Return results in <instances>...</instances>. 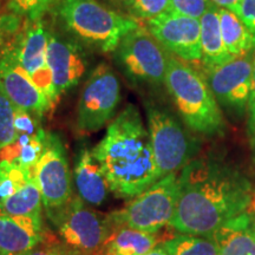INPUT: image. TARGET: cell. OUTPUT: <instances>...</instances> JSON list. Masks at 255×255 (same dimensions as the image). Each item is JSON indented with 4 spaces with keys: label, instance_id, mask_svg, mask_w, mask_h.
Here are the masks:
<instances>
[{
    "label": "cell",
    "instance_id": "6da1fadb",
    "mask_svg": "<svg viewBox=\"0 0 255 255\" xmlns=\"http://www.w3.org/2000/svg\"><path fill=\"white\" fill-rule=\"evenodd\" d=\"M178 196L171 228L209 238L254 201L251 181L239 169L213 157L194 158L177 176Z\"/></svg>",
    "mask_w": 255,
    "mask_h": 255
},
{
    "label": "cell",
    "instance_id": "7a4b0ae2",
    "mask_svg": "<svg viewBox=\"0 0 255 255\" xmlns=\"http://www.w3.org/2000/svg\"><path fill=\"white\" fill-rule=\"evenodd\" d=\"M92 152L116 196L132 199L161 178L150 135L133 104H128L108 126Z\"/></svg>",
    "mask_w": 255,
    "mask_h": 255
},
{
    "label": "cell",
    "instance_id": "3957f363",
    "mask_svg": "<svg viewBox=\"0 0 255 255\" xmlns=\"http://www.w3.org/2000/svg\"><path fill=\"white\" fill-rule=\"evenodd\" d=\"M164 85L178 115L190 130L205 136L223 132L221 108L205 76L182 59L169 56Z\"/></svg>",
    "mask_w": 255,
    "mask_h": 255
},
{
    "label": "cell",
    "instance_id": "277c9868",
    "mask_svg": "<svg viewBox=\"0 0 255 255\" xmlns=\"http://www.w3.org/2000/svg\"><path fill=\"white\" fill-rule=\"evenodd\" d=\"M55 8L66 31L103 52L116 50L122 38L139 26L135 18L108 8L97 0H59Z\"/></svg>",
    "mask_w": 255,
    "mask_h": 255
},
{
    "label": "cell",
    "instance_id": "5b68a950",
    "mask_svg": "<svg viewBox=\"0 0 255 255\" xmlns=\"http://www.w3.org/2000/svg\"><path fill=\"white\" fill-rule=\"evenodd\" d=\"M144 107L159 177L181 171L199 151L196 138L168 108L152 101H146Z\"/></svg>",
    "mask_w": 255,
    "mask_h": 255
},
{
    "label": "cell",
    "instance_id": "8992f818",
    "mask_svg": "<svg viewBox=\"0 0 255 255\" xmlns=\"http://www.w3.org/2000/svg\"><path fill=\"white\" fill-rule=\"evenodd\" d=\"M177 173H171L132 197L123 209L108 215L113 228H131L158 233L169 226L176 209L178 196Z\"/></svg>",
    "mask_w": 255,
    "mask_h": 255
},
{
    "label": "cell",
    "instance_id": "52a82bcc",
    "mask_svg": "<svg viewBox=\"0 0 255 255\" xmlns=\"http://www.w3.org/2000/svg\"><path fill=\"white\" fill-rule=\"evenodd\" d=\"M46 215L64 246L83 255H101L111 227L108 215L88 208L78 195L58 208L47 210Z\"/></svg>",
    "mask_w": 255,
    "mask_h": 255
},
{
    "label": "cell",
    "instance_id": "ba28073f",
    "mask_svg": "<svg viewBox=\"0 0 255 255\" xmlns=\"http://www.w3.org/2000/svg\"><path fill=\"white\" fill-rule=\"evenodd\" d=\"M145 27L130 31L116 47L115 59L128 79L133 83L164 84L169 56Z\"/></svg>",
    "mask_w": 255,
    "mask_h": 255
},
{
    "label": "cell",
    "instance_id": "9c48e42d",
    "mask_svg": "<svg viewBox=\"0 0 255 255\" xmlns=\"http://www.w3.org/2000/svg\"><path fill=\"white\" fill-rule=\"evenodd\" d=\"M121 102L119 77L108 64L96 68L82 89L77 105V129L96 132L109 123Z\"/></svg>",
    "mask_w": 255,
    "mask_h": 255
},
{
    "label": "cell",
    "instance_id": "30bf717a",
    "mask_svg": "<svg viewBox=\"0 0 255 255\" xmlns=\"http://www.w3.org/2000/svg\"><path fill=\"white\" fill-rule=\"evenodd\" d=\"M49 30L50 28H47L44 23V19H24L21 27L8 40V46L21 69L55 107L59 102V98L57 97L52 72L47 64Z\"/></svg>",
    "mask_w": 255,
    "mask_h": 255
},
{
    "label": "cell",
    "instance_id": "8fae6325",
    "mask_svg": "<svg viewBox=\"0 0 255 255\" xmlns=\"http://www.w3.org/2000/svg\"><path fill=\"white\" fill-rule=\"evenodd\" d=\"M32 174L40 189L46 212L65 205L73 196L68 154L59 135L47 133L45 149L32 168Z\"/></svg>",
    "mask_w": 255,
    "mask_h": 255
},
{
    "label": "cell",
    "instance_id": "7c38bea8",
    "mask_svg": "<svg viewBox=\"0 0 255 255\" xmlns=\"http://www.w3.org/2000/svg\"><path fill=\"white\" fill-rule=\"evenodd\" d=\"M254 58L255 53L252 51L221 65L205 68V78L220 107L239 116L247 113Z\"/></svg>",
    "mask_w": 255,
    "mask_h": 255
},
{
    "label": "cell",
    "instance_id": "4fadbf2b",
    "mask_svg": "<svg viewBox=\"0 0 255 255\" xmlns=\"http://www.w3.org/2000/svg\"><path fill=\"white\" fill-rule=\"evenodd\" d=\"M145 26L165 50L183 62L202 58L200 19L167 11L146 20Z\"/></svg>",
    "mask_w": 255,
    "mask_h": 255
},
{
    "label": "cell",
    "instance_id": "5bb4252c",
    "mask_svg": "<svg viewBox=\"0 0 255 255\" xmlns=\"http://www.w3.org/2000/svg\"><path fill=\"white\" fill-rule=\"evenodd\" d=\"M0 89L14 107L26 110L38 119L53 109L49 98L38 89L8 46V41L0 47Z\"/></svg>",
    "mask_w": 255,
    "mask_h": 255
},
{
    "label": "cell",
    "instance_id": "9a60e30c",
    "mask_svg": "<svg viewBox=\"0 0 255 255\" xmlns=\"http://www.w3.org/2000/svg\"><path fill=\"white\" fill-rule=\"evenodd\" d=\"M47 64L52 72L57 97L78 84L87 71V57L75 40L49 30Z\"/></svg>",
    "mask_w": 255,
    "mask_h": 255
},
{
    "label": "cell",
    "instance_id": "2e32d148",
    "mask_svg": "<svg viewBox=\"0 0 255 255\" xmlns=\"http://www.w3.org/2000/svg\"><path fill=\"white\" fill-rule=\"evenodd\" d=\"M50 238L43 219L14 216L0 210V255H20Z\"/></svg>",
    "mask_w": 255,
    "mask_h": 255
},
{
    "label": "cell",
    "instance_id": "e0dca14e",
    "mask_svg": "<svg viewBox=\"0 0 255 255\" xmlns=\"http://www.w3.org/2000/svg\"><path fill=\"white\" fill-rule=\"evenodd\" d=\"M219 255H255V218L251 212L235 216L209 237Z\"/></svg>",
    "mask_w": 255,
    "mask_h": 255
},
{
    "label": "cell",
    "instance_id": "ac0fdd59",
    "mask_svg": "<svg viewBox=\"0 0 255 255\" xmlns=\"http://www.w3.org/2000/svg\"><path fill=\"white\" fill-rule=\"evenodd\" d=\"M73 181L78 196L92 206H101L107 201L110 191L103 168L94 152L83 149L79 152L73 170Z\"/></svg>",
    "mask_w": 255,
    "mask_h": 255
},
{
    "label": "cell",
    "instance_id": "d6986e66",
    "mask_svg": "<svg viewBox=\"0 0 255 255\" xmlns=\"http://www.w3.org/2000/svg\"><path fill=\"white\" fill-rule=\"evenodd\" d=\"M200 24L203 66L213 68L232 60L222 39L218 6L213 5L200 19Z\"/></svg>",
    "mask_w": 255,
    "mask_h": 255
},
{
    "label": "cell",
    "instance_id": "ffe728a7",
    "mask_svg": "<svg viewBox=\"0 0 255 255\" xmlns=\"http://www.w3.org/2000/svg\"><path fill=\"white\" fill-rule=\"evenodd\" d=\"M158 233L113 228L102 247L101 255H144L158 245Z\"/></svg>",
    "mask_w": 255,
    "mask_h": 255
},
{
    "label": "cell",
    "instance_id": "44dd1931",
    "mask_svg": "<svg viewBox=\"0 0 255 255\" xmlns=\"http://www.w3.org/2000/svg\"><path fill=\"white\" fill-rule=\"evenodd\" d=\"M219 15L223 43L233 58L255 51V37L235 12L219 7Z\"/></svg>",
    "mask_w": 255,
    "mask_h": 255
},
{
    "label": "cell",
    "instance_id": "7402d4cb",
    "mask_svg": "<svg viewBox=\"0 0 255 255\" xmlns=\"http://www.w3.org/2000/svg\"><path fill=\"white\" fill-rule=\"evenodd\" d=\"M41 209L43 196L33 176L0 207V210L9 215L33 219H41Z\"/></svg>",
    "mask_w": 255,
    "mask_h": 255
},
{
    "label": "cell",
    "instance_id": "603a6c76",
    "mask_svg": "<svg viewBox=\"0 0 255 255\" xmlns=\"http://www.w3.org/2000/svg\"><path fill=\"white\" fill-rule=\"evenodd\" d=\"M169 255H219L218 246L210 238L182 234L162 242Z\"/></svg>",
    "mask_w": 255,
    "mask_h": 255
},
{
    "label": "cell",
    "instance_id": "cb8c5ba5",
    "mask_svg": "<svg viewBox=\"0 0 255 255\" xmlns=\"http://www.w3.org/2000/svg\"><path fill=\"white\" fill-rule=\"evenodd\" d=\"M33 176L32 169L9 161H0V207Z\"/></svg>",
    "mask_w": 255,
    "mask_h": 255
},
{
    "label": "cell",
    "instance_id": "d4e9b609",
    "mask_svg": "<svg viewBox=\"0 0 255 255\" xmlns=\"http://www.w3.org/2000/svg\"><path fill=\"white\" fill-rule=\"evenodd\" d=\"M8 12L28 20H40L50 9L55 8L59 0H6Z\"/></svg>",
    "mask_w": 255,
    "mask_h": 255
},
{
    "label": "cell",
    "instance_id": "484cf974",
    "mask_svg": "<svg viewBox=\"0 0 255 255\" xmlns=\"http://www.w3.org/2000/svg\"><path fill=\"white\" fill-rule=\"evenodd\" d=\"M128 8L132 18L149 19L157 17V15L169 11L170 0H120Z\"/></svg>",
    "mask_w": 255,
    "mask_h": 255
},
{
    "label": "cell",
    "instance_id": "4316f807",
    "mask_svg": "<svg viewBox=\"0 0 255 255\" xmlns=\"http://www.w3.org/2000/svg\"><path fill=\"white\" fill-rule=\"evenodd\" d=\"M17 138L14 130V105L0 89V149Z\"/></svg>",
    "mask_w": 255,
    "mask_h": 255
},
{
    "label": "cell",
    "instance_id": "83f0119b",
    "mask_svg": "<svg viewBox=\"0 0 255 255\" xmlns=\"http://www.w3.org/2000/svg\"><path fill=\"white\" fill-rule=\"evenodd\" d=\"M213 5L212 0H170L169 11L186 17L201 19Z\"/></svg>",
    "mask_w": 255,
    "mask_h": 255
},
{
    "label": "cell",
    "instance_id": "f1b7e54d",
    "mask_svg": "<svg viewBox=\"0 0 255 255\" xmlns=\"http://www.w3.org/2000/svg\"><path fill=\"white\" fill-rule=\"evenodd\" d=\"M14 130L17 135L37 136L44 129L40 126V119L26 110L14 107Z\"/></svg>",
    "mask_w": 255,
    "mask_h": 255
},
{
    "label": "cell",
    "instance_id": "f546056e",
    "mask_svg": "<svg viewBox=\"0 0 255 255\" xmlns=\"http://www.w3.org/2000/svg\"><path fill=\"white\" fill-rule=\"evenodd\" d=\"M23 23L24 18L12 12L0 17V47L4 46L17 33Z\"/></svg>",
    "mask_w": 255,
    "mask_h": 255
},
{
    "label": "cell",
    "instance_id": "4dcf8cb0",
    "mask_svg": "<svg viewBox=\"0 0 255 255\" xmlns=\"http://www.w3.org/2000/svg\"><path fill=\"white\" fill-rule=\"evenodd\" d=\"M233 12L238 14L242 23L255 37V0H240Z\"/></svg>",
    "mask_w": 255,
    "mask_h": 255
},
{
    "label": "cell",
    "instance_id": "1f68e13d",
    "mask_svg": "<svg viewBox=\"0 0 255 255\" xmlns=\"http://www.w3.org/2000/svg\"><path fill=\"white\" fill-rule=\"evenodd\" d=\"M58 245L59 242H57L55 238L51 237L50 240L41 242L37 247L20 255H58Z\"/></svg>",
    "mask_w": 255,
    "mask_h": 255
},
{
    "label": "cell",
    "instance_id": "d6a6232c",
    "mask_svg": "<svg viewBox=\"0 0 255 255\" xmlns=\"http://www.w3.org/2000/svg\"><path fill=\"white\" fill-rule=\"evenodd\" d=\"M247 126H248V132H250L251 137L255 135V58H254V68H253V79H252V90L250 101H248V108H247Z\"/></svg>",
    "mask_w": 255,
    "mask_h": 255
},
{
    "label": "cell",
    "instance_id": "836d02e7",
    "mask_svg": "<svg viewBox=\"0 0 255 255\" xmlns=\"http://www.w3.org/2000/svg\"><path fill=\"white\" fill-rule=\"evenodd\" d=\"M213 4H215L220 8H227L234 11L240 0H212Z\"/></svg>",
    "mask_w": 255,
    "mask_h": 255
},
{
    "label": "cell",
    "instance_id": "e575fe53",
    "mask_svg": "<svg viewBox=\"0 0 255 255\" xmlns=\"http://www.w3.org/2000/svg\"><path fill=\"white\" fill-rule=\"evenodd\" d=\"M58 255H83L79 252L71 250V248L64 246L62 242H59L58 245Z\"/></svg>",
    "mask_w": 255,
    "mask_h": 255
},
{
    "label": "cell",
    "instance_id": "d590c367",
    "mask_svg": "<svg viewBox=\"0 0 255 255\" xmlns=\"http://www.w3.org/2000/svg\"><path fill=\"white\" fill-rule=\"evenodd\" d=\"M144 255H169V253H168V251L163 247V245L161 244V245H158V246H156L154 250L148 252V253Z\"/></svg>",
    "mask_w": 255,
    "mask_h": 255
},
{
    "label": "cell",
    "instance_id": "8d00e7d4",
    "mask_svg": "<svg viewBox=\"0 0 255 255\" xmlns=\"http://www.w3.org/2000/svg\"><path fill=\"white\" fill-rule=\"evenodd\" d=\"M5 13H8L7 2H6V0H0V17Z\"/></svg>",
    "mask_w": 255,
    "mask_h": 255
},
{
    "label": "cell",
    "instance_id": "74e56055",
    "mask_svg": "<svg viewBox=\"0 0 255 255\" xmlns=\"http://www.w3.org/2000/svg\"><path fill=\"white\" fill-rule=\"evenodd\" d=\"M252 144H253V150H254V155H255V135L252 136Z\"/></svg>",
    "mask_w": 255,
    "mask_h": 255
}]
</instances>
